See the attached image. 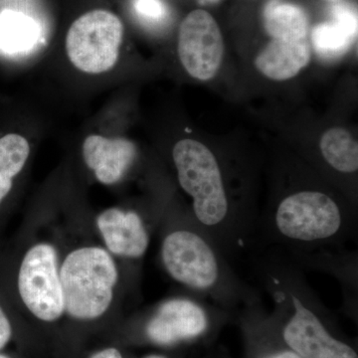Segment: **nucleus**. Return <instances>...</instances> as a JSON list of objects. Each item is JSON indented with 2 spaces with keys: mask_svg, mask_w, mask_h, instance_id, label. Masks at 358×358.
Returning <instances> with one entry per match:
<instances>
[{
  "mask_svg": "<svg viewBox=\"0 0 358 358\" xmlns=\"http://www.w3.org/2000/svg\"><path fill=\"white\" fill-rule=\"evenodd\" d=\"M327 1H329V2H338L339 0H327Z\"/></svg>",
  "mask_w": 358,
  "mask_h": 358,
  "instance_id": "25",
  "label": "nucleus"
},
{
  "mask_svg": "<svg viewBox=\"0 0 358 358\" xmlns=\"http://www.w3.org/2000/svg\"><path fill=\"white\" fill-rule=\"evenodd\" d=\"M206 2H210V3H216V2L221 1V0H204Z\"/></svg>",
  "mask_w": 358,
  "mask_h": 358,
  "instance_id": "24",
  "label": "nucleus"
},
{
  "mask_svg": "<svg viewBox=\"0 0 358 358\" xmlns=\"http://www.w3.org/2000/svg\"><path fill=\"white\" fill-rule=\"evenodd\" d=\"M14 329L8 315L0 306V352H3L7 345L13 341Z\"/></svg>",
  "mask_w": 358,
  "mask_h": 358,
  "instance_id": "19",
  "label": "nucleus"
},
{
  "mask_svg": "<svg viewBox=\"0 0 358 358\" xmlns=\"http://www.w3.org/2000/svg\"><path fill=\"white\" fill-rule=\"evenodd\" d=\"M253 255L254 273L272 301L268 312L285 345L303 358H358L357 343L341 331L305 271L277 248Z\"/></svg>",
  "mask_w": 358,
  "mask_h": 358,
  "instance_id": "1",
  "label": "nucleus"
},
{
  "mask_svg": "<svg viewBox=\"0 0 358 358\" xmlns=\"http://www.w3.org/2000/svg\"><path fill=\"white\" fill-rule=\"evenodd\" d=\"M233 324L241 334V358H303L280 338L262 299L240 308L234 315Z\"/></svg>",
  "mask_w": 358,
  "mask_h": 358,
  "instance_id": "9",
  "label": "nucleus"
},
{
  "mask_svg": "<svg viewBox=\"0 0 358 358\" xmlns=\"http://www.w3.org/2000/svg\"><path fill=\"white\" fill-rule=\"evenodd\" d=\"M178 350H166L162 352L148 353L141 358H185L182 355H179Z\"/></svg>",
  "mask_w": 358,
  "mask_h": 358,
  "instance_id": "21",
  "label": "nucleus"
},
{
  "mask_svg": "<svg viewBox=\"0 0 358 358\" xmlns=\"http://www.w3.org/2000/svg\"><path fill=\"white\" fill-rule=\"evenodd\" d=\"M264 24L273 39H307L310 28L305 9L282 0H270L266 4Z\"/></svg>",
  "mask_w": 358,
  "mask_h": 358,
  "instance_id": "14",
  "label": "nucleus"
},
{
  "mask_svg": "<svg viewBox=\"0 0 358 358\" xmlns=\"http://www.w3.org/2000/svg\"><path fill=\"white\" fill-rule=\"evenodd\" d=\"M233 319L232 313L196 294L174 296L160 303L136 327L133 338L164 350L210 346Z\"/></svg>",
  "mask_w": 358,
  "mask_h": 358,
  "instance_id": "4",
  "label": "nucleus"
},
{
  "mask_svg": "<svg viewBox=\"0 0 358 358\" xmlns=\"http://www.w3.org/2000/svg\"><path fill=\"white\" fill-rule=\"evenodd\" d=\"M312 57L307 39H272L256 57L259 72L273 81H287L307 67Z\"/></svg>",
  "mask_w": 358,
  "mask_h": 358,
  "instance_id": "12",
  "label": "nucleus"
},
{
  "mask_svg": "<svg viewBox=\"0 0 358 358\" xmlns=\"http://www.w3.org/2000/svg\"><path fill=\"white\" fill-rule=\"evenodd\" d=\"M96 226L110 253L138 259L147 252L150 236L143 219L136 212L108 209L99 215Z\"/></svg>",
  "mask_w": 358,
  "mask_h": 358,
  "instance_id": "10",
  "label": "nucleus"
},
{
  "mask_svg": "<svg viewBox=\"0 0 358 358\" xmlns=\"http://www.w3.org/2000/svg\"><path fill=\"white\" fill-rule=\"evenodd\" d=\"M134 8L143 20L160 21L166 17L167 9L162 0H136Z\"/></svg>",
  "mask_w": 358,
  "mask_h": 358,
  "instance_id": "18",
  "label": "nucleus"
},
{
  "mask_svg": "<svg viewBox=\"0 0 358 358\" xmlns=\"http://www.w3.org/2000/svg\"><path fill=\"white\" fill-rule=\"evenodd\" d=\"M0 358H15L13 355H7L6 352H0Z\"/></svg>",
  "mask_w": 358,
  "mask_h": 358,
  "instance_id": "23",
  "label": "nucleus"
},
{
  "mask_svg": "<svg viewBox=\"0 0 358 358\" xmlns=\"http://www.w3.org/2000/svg\"><path fill=\"white\" fill-rule=\"evenodd\" d=\"M18 291L25 307L45 324H53L65 313L57 254L49 244H37L25 254L18 273Z\"/></svg>",
  "mask_w": 358,
  "mask_h": 358,
  "instance_id": "7",
  "label": "nucleus"
},
{
  "mask_svg": "<svg viewBox=\"0 0 358 358\" xmlns=\"http://www.w3.org/2000/svg\"><path fill=\"white\" fill-rule=\"evenodd\" d=\"M180 223L167 231L160 248L162 265L171 279L233 315L262 299L258 289L240 277L192 213Z\"/></svg>",
  "mask_w": 358,
  "mask_h": 358,
  "instance_id": "3",
  "label": "nucleus"
},
{
  "mask_svg": "<svg viewBox=\"0 0 358 358\" xmlns=\"http://www.w3.org/2000/svg\"><path fill=\"white\" fill-rule=\"evenodd\" d=\"M40 38V27L31 16L13 9L0 11V51L7 54L31 50Z\"/></svg>",
  "mask_w": 358,
  "mask_h": 358,
  "instance_id": "15",
  "label": "nucleus"
},
{
  "mask_svg": "<svg viewBox=\"0 0 358 358\" xmlns=\"http://www.w3.org/2000/svg\"><path fill=\"white\" fill-rule=\"evenodd\" d=\"M83 157L96 178L106 185L119 182L133 166L136 147L124 138H105L92 134L83 143Z\"/></svg>",
  "mask_w": 358,
  "mask_h": 358,
  "instance_id": "11",
  "label": "nucleus"
},
{
  "mask_svg": "<svg viewBox=\"0 0 358 358\" xmlns=\"http://www.w3.org/2000/svg\"><path fill=\"white\" fill-rule=\"evenodd\" d=\"M124 36L122 20L110 11L95 9L77 18L66 37L71 63L87 74H102L119 59Z\"/></svg>",
  "mask_w": 358,
  "mask_h": 358,
  "instance_id": "6",
  "label": "nucleus"
},
{
  "mask_svg": "<svg viewBox=\"0 0 358 358\" xmlns=\"http://www.w3.org/2000/svg\"><path fill=\"white\" fill-rule=\"evenodd\" d=\"M225 352H212L208 353L204 358H227Z\"/></svg>",
  "mask_w": 358,
  "mask_h": 358,
  "instance_id": "22",
  "label": "nucleus"
},
{
  "mask_svg": "<svg viewBox=\"0 0 358 358\" xmlns=\"http://www.w3.org/2000/svg\"><path fill=\"white\" fill-rule=\"evenodd\" d=\"M224 50L220 27L206 10H193L181 22L178 56L186 72L194 79H213L222 64Z\"/></svg>",
  "mask_w": 358,
  "mask_h": 358,
  "instance_id": "8",
  "label": "nucleus"
},
{
  "mask_svg": "<svg viewBox=\"0 0 358 358\" xmlns=\"http://www.w3.org/2000/svg\"><path fill=\"white\" fill-rule=\"evenodd\" d=\"M29 155V143L20 134L0 138V204L10 192L13 179L22 171Z\"/></svg>",
  "mask_w": 358,
  "mask_h": 358,
  "instance_id": "17",
  "label": "nucleus"
},
{
  "mask_svg": "<svg viewBox=\"0 0 358 358\" xmlns=\"http://www.w3.org/2000/svg\"><path fill=\"white\" fill-rule=\"evenodd\" d=\"M85 358H129L124 355L121 348L117 346L110 345L106 348H99L89 353Z\"/></svg>",
  "mask_w": 358,
  "mask_h": 358,
  "instance_id": "20",
  "label": "nucleus"
},
{
  "mask_svg": "<svg viewBox=\"0 0 358 358\" xmlns=\"http://www.w3.org/2000/svg\"><path fill=\"white\" fill-rule=\"evenodd\" d=\"M333 21L313 28L312 42L320 57L333 60L345 55L355 43L357 35V15L352 7L336 4Z\"/></svg>",
  "mask_w": 358,
  "mask_h": 358,
  "instance_id": "13",
  "label": "nucleus"
},
{
  "mask_svg": "<svg viewBox=\"0 0 358 358\" xmlns=\"http://www.w3.org/2000/svg\"><path fill=\"white\" fill-rule=\"evenodd\" d=\"M65 312L78 322H94L109 310L117 282L112 256L98 247L71 252L59 271Z\"/></svg>",
  "mask_w": 358,
  "mask_h": 358,
  "instance_id": "5",
  "label": "nucleus"
},
{
  "mask_svg": "<svg viewBox=\"0 0 358 358\" xmlns=\"http://www.w3.org/2000/svg\"><path fill=\"white\" fill-rule=\"evenodd\" d=\"M357 234L353 209L326 190L301 188L282 195L270 211L259 217L254 253L277 248L296 260L348 249L346 245L357 241Z\"/></svg>",
  "mask_w": 358,
  "mask_h": 358,
  "instance_id": "2",
  "label": "nucleus"
},
{
  "mask_svg": "<svg viewBox=\"0 0 358 358\" xmlns=\"http://www.w3.org/2000/svg\"><path fill=\"white\" fill-rule=\"evenodd\" d=\"M322 159L334 171L352 176L358 169V145L352 134L343 128H331L320 141Z\"/></svg>",
  "mask_w": 358,
  "mask_h": 358,
  "instance_id": "16",
  "label": "nucleus"
}]
</instances>
